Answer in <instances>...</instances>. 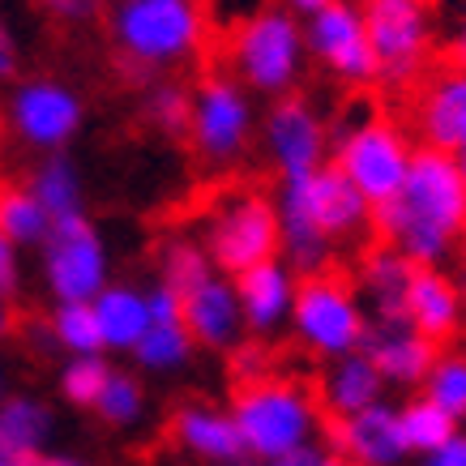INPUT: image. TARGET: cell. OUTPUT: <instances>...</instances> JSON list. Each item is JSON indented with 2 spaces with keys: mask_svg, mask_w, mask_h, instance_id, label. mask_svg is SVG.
<instances>
[{
  "mask_svg": "<svg viewBox=\"0 0 466 466\" xmlns=\"http://www.w3.org/2000/svg\"><path fill=\"white\" fill-rule=\"evenodd\" d=\"M146 304H150V325L180 321V291H171L167 283L146 287Z\"/></svg>",
  "mask_w": 466,
  "mask_h": 466,
  "instance_id": "74e56055",
  "label": "cell"
},
{
  "mask_svg": "<svg viewBox=\"0 0 466 466\" xmlns=\"http://www.w3.org/2000/svg\"><path fill=\"white\" fill-rule=\"evenodd\" d=\"M304 47L334 82L342 86H372L377 82V56L368 43L364 17L355 0H329L317 14L304 17Z\"/></svg>",
  "mask_w": 466,
  "mask_h": 466,
  "instance_id": "5bb4252c",
  "label": "cell"
},
{
  "mask_svg": "<svg viewBox=\"0 0 466 466\" xmlns=\"http://www.w3.org/2000/svg\"><path fill=\"white\" fill-rule=\"evenodd\" d=\"M206 253L214 269L236 279L240 269H253L269 257H279V210L274 198L261 188H236L214 201L206 214Z\"/></svg>",
  "mask_w": 466,
  "mask_h": 466,
  "instance_id": "9c48e42d",
  "label": "cell"
},
{
  "mask_svg": "<svg viewBox=\"0 0 466 466\" xmlns=\"http://www.w3.org/2000/svg\"><path fill=\"white\" fill-rule=\"evenodd\" d=\"M56 432V415L52 407L35 394H9L0 398V458H17V462H35L47 453V441Z\"/></svg>",
  "mask_w": 466,
  "mask_h": 466,
  "instance_id": "cb8c5ba5",
  "label": "cell"
},
{
  "mask_svg": "<svg viewBox=\"0 0 466 466\" xmlns=\"http://www.w3.org/2000/svg\"><path fill=\"white\" fill-rule=\"evenodd\" d=\"M5 125L17 146L35 155H60L82 133L86 99L60 77H22L5 95Z\"/></svg>",
  "mask_w": 466,
  "mask_h": 466,
  "instance_id": "8fae6325",
  "label": "cell"
},
{
  "mask_svg": "<svg viewBox=\"0 0 466 466\" xmlns=\"http://www.w3.org/2000/svg\"><path fill=\"white\" fill-rule=\"evenodd\" d=\"M453 163H458V176H462V184H466V142L453 150Z\"/></svg>",
  "mask_w": 466,
  "mask_h": 466,
  "instance_id": "c3c4849f",
  "label": "cell"
},
{
  "mask_svg": "<svg viewBox=\"0 0 466 466\" xmlns=\"http://www.w3.org/2000/svg\"><path fill=\"white\" fill-rule=\"evenodd\" d=\"M415 133L424 137L428 150H445L453 155L466 142V69L450 65L415 99Z\"/></svg>",
  "mask_w": 466,
  "mask_h": 466,
  "instance_id": "d6986e66",
  "label": "cell"
},
{
  "mask_svg": "<svg viewBox=\"0 0 466 466\" xmlns=\"http://www.w3.org/2000/svg\"><path fill=\"white\" fill-rule=\"evenodd\" d=\"M43 287L56 304H90L103 287L112 283V257L103 244L99 227L86 214L52 223L47 240L39 244Z\"/></svg>",
  "mask_w": 466,
  "mask_h": 466,
  "instance_id": "7c38bea8",
  "label": "cell"
},
{
  "mask_svg": "<svg viewBox=\"0 0 466 466\" xmlns=\"http://www.w3.org/2000/svg\"><path fill=\"white\" fill-rule=\"evenodd\" d=\"M17 65H22V47H17L14 26H9V22H5V14H0V82H14Z\"/></svg>",
  "mask_w": 466,
  "mask_h": 466,
  "instance_id": "60d3db41",
  "label": "cell"
},
{
  "mask_svg": "<svg viewBox=\"0 0 466 466\" xmlns=\"http://www.w3.org/2000/svg\"><path fill=\"white\" fill-rule=\"evenodd\" d=\"M17 287H22V248L0 236V296L14 299Z\"/></svg>",
  "mask_w": 466,
  "mask_h": 466,
  "instance_id": "ab89813d",
  "label": "cell"
},
{
  "mask_svg": "<svg viewBox=\"0 0 466 466\" xmlns=\"http://www.w3.org/2000/svg\"><path fill=\"white\" fill-rule=\"evenodd\" d=\"M227 56H231V77L248 95L283 99L309 69L304 17H296L283 5H266V9L240 17L231 30V43H227Z\"/></svg>",
  "mask_w": 466,
  "mask_h": 466,
  "instance_id": "8992f818",
  "label": "cell"
},
{
  "mask_svg": "<svg viewBox=\"0 0 466 466\" xmlns=\"http://www.w3.org/2000/svg\"><path fill=\"white\" fill-rule=\"evenodd\" d=\"M274 210H279V257L299 279L325 274L334 248L355 244L372 231V206L329 163L312 176L279 180Z\"/></svg>",
  "mask_w": 466,
  "mask_h": 466,
  "instance_id": "7a4b0ae2",
  "label": "cell"
},
{
  "mask_svg": "<svg viewBox=\"0 0 466 466\" xmlns=\"http://www.w3.org/2000/svg\"><path fill=\"white\" fill-rule=\"evenodd\" d=\"M372 231L415 266H445L466 240V184L453 155L420 146L402 188L372 210Z\"/></svg>",
  "mask_w": 466,
  "mask_h": 466,
  "instance_id": "6da1fadb",
  "label": "cell"
},
{
  "mask_svg": "<svg viewBox=\"0 0 466 466\" xmlns=\"http://www.w3.org/2000/svg\"><path fill=\"white\" fill-rule=\"evenodd\" d=\"M95 309V321H99V339L103 351H133L137 339L150 329V304H146V291L133 283H107L99 296L90 299Z\"/></svg>",
  "mask_w": 466,
  "mask_h": 466,
  "instance_id": "d4e9b609",
  "label": "cell"
},
{
  "mask_svg": "<svg viewBox=\"0 0 466 466\" xmlns=\"http://www.w3.org/2000/svg\"><path fill=\"white\" fill-rule=\"evenodd\" d=\"M188 107H193V86L176 82V77H155L142 95L146 125L163 133V137H184L188 133Z\"/></svg>",
  "mask_w": 466,
  "mask_h": 466,
  "instance_id": "83f0119b",
  "label": "cell"
},
{
  "mask_svg": "<svg viewBox=\"0 0 466 466\" xmlns=\"http://www.w3.org/2000/svg\"><path fill=\"white\" fill-rule=\"evenodd\" d=\"M415 269L420 266L410 257H402L398 248H390V244H377V248H368L360 257L351 287L360 304H364L368 321H407L402 309H407V291Z\"/></svg>",
  "mask_w": 466,
  "mask_h": 466,
  "instance_id": "ffe728a7",
  "label": "cell"
},
{
  "mask_svg": "<svg viewBox=\"0 0 466 466\" xmlns=\"http://www.w3.org/2000/svg\"><path fill=\"white\" fill-rule=\"evenodd\" d=\"M0 377H5V372H0Z\"/></svg>",
  "mask_w": 466,
  "mask_h": 466,
  "instance_id": "f907efd6",
  "label": "cell"
},
{
  "mask_svg": "<svg viewBox=\"0 0 466 466\" xmlns=\"http://www.w3.org/2000/svg\"><path fill=\"white\" fill-rule=\"evenodd\" d=\"M47 342L69 355H103V339H99V321L90 304H56L47 317Z\"/></svg>",
  "mask_w": 466,
  "mask_h": 466,
  "instance_id": "f1b7e54d",
  "label": "cell"
},
{
  "mask_svg": "<svg viewBox=\"0 0 466 466\" xmlns=\"http://www.w3.org/2000/svg\"><path fill=\"white\" fill-rule=\"evenodd\" d=\"M287 329L296 342L317 360H342V355L360 351L368 329V312L355 296L351 279L342 274H309L296 287V304H291V321Z\"/></svg>",
  "mask_w": 466,
  "mask_h": 466,
  "instance_id": "52a82bcc",
  "label": "cell"
},
{
  "mask_svg": "<svg viewBox=\"0 0 466 466\" xmlns=\"http://www.w3.org/2000/svg\"><path fill=\"white\" fill-rule=\"evenodd\" d=\"M462 312H466V299L453 283V274H445L441 266H420L415 279H410V291H407V317L428 342H450L458 329H462Z\"/></svg>",
  "mask_w": 466,
  "mask_h": 466,
  "instance_id": "7402d4cb",
  "label": "cell"
},
{
  "mask_svg": "<svg viewBox=\"0 0 466 466\" xmlns=\"http://www.w3.org/2000/svg\"><path fill=\"white\" fill-rule=\"evenodd\" d=\"M283 9H291L296 17H309V14H317L321 5H329V0H279Z\"/></svg>",
  "mask_w": 466,
  "mask_h": 466,
  "instance_id": "f6af8a7d",
  "label": "cell"
},
{
  "mask_svg": "<svg viewBox=\"0 0 466 466\" xmlns=\"http://www.w3.org/2000/svg\"><path fill=\"white\" fill-rule=\"evenodd\" d=\"M107 30L128 82H155L201 56L210 17L201 0H112Z\"/></svg>",
  "mask_w": 466,
  "mask_h": 466,
  "instance_id": "3957f363",
  "label": "cell"
},
{
  "mask_svg": "<svg viewBox=\"0 0 466 466\" xmlns=\"http://www.w3.org/2000/svg\"><path fill=\"white\" fill-rule=\"evenodd\" d=\"M90 410H95V415H99L107 428H133V424H142V420H146V390H142V381H137L133 372H120V368H112Z\"/></svg>",
  "mask_w": 466,
  "mask_h": 466,
  "instance_id": "1f68e13d",
  "label": "cell"
},
{
  "mask_svg": "<svg viewBox=\"0 0 466 466\" xmlns=\"http://www.w3.org/2000/svg\"><path fill=\"white\" fill-rule=\"evenodd\" d=\"M171 441L180 445L188 458H198L206 466H231L244 462V441L236 432V420L227 407H210V402H184L171 415Z\"/></svg>",
  "mask_w": 466,
  "mask_h": 466,
  "instance_id": "44dd1931",
  "label": "cell"
},
{
  "mask_svg": "<svg viewBox=\"0 0 466 466\" xmlns=\"http://www.w3.org/2000/svg\"><path fill=\"white\" fill-rule=\"evenodd\" d=\"M30 466H90V462L77 458V453H39Z\"/></svg>",
  "mask_w": 466,
  "mask_h": 466,
  "instance_id": "7bdbcfd3",
  "label": "cell"
},
{
  "mask_svg": "<svg viewBox=\"0 0 466 466\" xmlns=\"http://www.w3.org/2000/svg\"><path fill=\"white\" fill-rule=\"evenodd\" d=\"M35 5L60 26H90L107 9V0H35Z\"/></svg>",
  "mask_w": 466,
  "mask_h": 466,
  "instance_id": "8d00e7d4",
  "label": "cell"
},
{
  "mask_svg": "<svg viewBox=\"0 0 466 466\" xmlns=\"http://www.w3.org/2000/svg\"><path fill=\"white\" fill-rule=\"evenodd\" d=\"M390 385L381 381V372L372 368L364 351H351L342 360H329V368L321 372V390H317V402L321 410H329L334 420H347L355 410L381 402Z\"/></svg>",
  "mask_w": 466,
  "mask_h": 466,
  "instance_id": "603a6c76",
  "label": "cell"
},
{
  "mask_svg": "<svg viewBox=\"0 0 466 466\" xmlns=\"http://www.w3.org/2000/svg\"><path fill=\"white\" fill-rule=\"evenodd\" d=\"M231 283H236V299H240V317L248 334L266 339V334L287 329L299 274L287 266L283 257H269V261H261L253 269H240Z\"/></svg>",
  "mask_w": 466,
  "mask_h": 466,
  "instance_id": "e0dca14e",
  "label": "cell"
},
{
  "mask_svg": "<svg viewBox=\"0 0 466 466\" xmlns=\"http://www.w3.org/2000/svg\"><path fill=\"white\" fill-rule=\"evenodd\" d=\"M420 394L432 402V407H441L450 420H458L462 424L466 420V355L458 351H437V360H432V368H428L424 385H420Z\"/></svg>",
  "mask_w": 466,
  "mask_h": 466,
  "instance_id": "836d02e7",
  "label": "cell"
},
{
  "mask_svg": "<svg viewBox=\"0 0 466 466\" xmlns=\"http://www.w3.org/2000/svg\"><path fill=\"white\" fill-rule=\"evenodd\" d=\"M128 355H133V364L146 368V372H176V368H184L193 360V339H188L184 321L150 325Z\"/></svg>",
  "mask_w": 466,
  "mask_h": 466,
  "instance_id": "f546056e",
  "label": "cell"
},
{
  "mask_svg": "<svg viewBox=\"0 0 466 466\" xmlns=\"http://www.w3.org/2000/svg\"><path fill=\"white\" fill-rule=\"evenodd\" d=\"M317 450V445H312ZM312 450H299V453H291V458H279V462H231V466H309V458H312Z\"/></svg>",
  "mask_w": 466,
  "mask_h": 466,
  "instance_id": "ee69618b",
  "label": "cell"
},
{
  "mask_svg": "<svg viewBox=\"0 0 466 466\" xmlns=\"http://www.w3.org/2000/svg\"><path fill=\"white\" fill-rule=\"evenodd\" d=\"M227 355H231V377H236V385L274 372V355H269V347L261 339H240Z\"/></svg>",
  "mask_w": 466,
  "mask_h": 466,
  "instance_id": "d590c367",
  "label": "cell"
},
{
  "mask_svg": "<svg viewBox=\"0 0 466 466\" xmlns=\"http://www.w3.org/2000/svg\"><path fill=\"white\" fill-rule=\"evenodd\" d=\"M360 351L372 360L385 385L420 390L432 360H437V342H428L410 321H368Z\"/></svg>",
  "mask_w": 466,
  "mask_h": 466,
  "instance_id": "ac0fdd59",
  "label": "cell"
},
{
  "mask_svg": "<svg viewBox=\"0 0 466 466\" xmlns=\"http://www.w3.org/2000/svg\"><path fill=\"white\" fill-rule=\"evenodd\" d=\"M0 466H30V462H17V458H0Z\"/></svg>",
  "mask_w": 466,
  "mask_h": 466,
  "instance_id": "681fc988",
  "label": "cell"
},
{
  "mask_svg": "<svg viewBox=\"0 0 466 466\" xmlns=\"http://www.w3.org/2000/svg\"><path fill=\"white\" fill-rule=\"evenodd\" d=\"M368 43L377 56V82L415 86L424 77L432 47H437V22L428 0H360Z\"/></svg>",
  "mask_w": 466,
  "mask_h": 466,
  "instance_id": "ba28073f",
  "label": "cell"
},
{
  "mask_svg": "<svg viewBox=\"0 0 466 466\" xmlns=\"http://www.w3.org/2000/svg\"><path fill=\"white\" fill-rule=\"evenodd\" d=\"M453 65L466 69V0H462V9H458V26H453Z\"/></svg>",
  "mask_w": 466,
  "mask_h": 466,
  "instance_id": "b9f144b4",
  "label": "cell"
},
{
  "mask_svg": "<svg viewBox=\"0 0 466 466\" xmlns=\"http://www.w3.org/2000/svg\"><path fill=\"white\" fill-rule=\"evenodd\" d=\"M428 5H432V0H428Z\"/></svg>",
  "mask_w": 466,
  "mask_h": 466,
  "instance_id": "816d5d0a",
  "label": "cell"
},
{
  "mask_svg": "<svg viewBox=\"0 0 466 466\" xmlns=\"http://www.w3.org/2000/svg\"><path fill=\"white\" fill-rule=\"evenodd\" d=\"M257 137L266 150V163L279 180L312 176L317 167L329 163V125L325 116L299 95H283L266 107L257 120Z\"/></svg>",
  "mask_w": 466,
  "mask_h": 466,
  "instance_id": "4fadbf2b",
  "label": "cell"
},
{
  "mask_svg": "<svg viewBox=\"0 0 466 466\" xmlns=\"http://www.w3.org/2000/svg\"><path fill=\"white\" fill-rule=\"evenodd\" d=\"M206 274H214V261L206 253V244L193 236H171L158 248V283H167L171 291H188L193 283H201Z\"/></svg>",
  "mask_w": 466,
  "mask_h": 466,
  "instance_id": "d6a6232c",
  "label": "cell"
},
{
  "mask_svg": "<svg viewBox=\"0 0 466 466\" xmlns=\"http://www.w3.org/2000/svg\"><path fill=\"white\" fill-rule=\"evenodd\" d=\"M329 453H339L351 466H407L410 450L402 441V428H398V407H390L381 398L347 420H334L329 424Z\"/></svg>",
  "mask_w": 466,
  "mask_h": 466,
  "instance_id": "9a60e30c",
  "label": "cell"
},
{
  "mask_svg": "<svg viewBox=\"0 0 466 466\" xmlns=\"http://www.w3.org/2000/svg\"><path fill=\"white\" fill-rule=\"evenodd\" d=\"M107 372H112V364L103 360V355H69L65 360V368H60V398L69 402V407H82L90 410L95 407V398H99L103 381H107Z\"/></svg>",
  "mask_w": 466,
  "mask_h": 466,
  "instance_id": "e575fe53",
  "label": "cell"
},
{
  "mask_svg": "<svg viewBox=\"0 0 466 466\" xmlns=\"http://www.w3.org/2000/svg\"><path fill=\"white\" fill-rule=\"evenodd\" d=\"M26 188L35 193V201H39L43 210L52 214V223L73 218V214H86L82 167H77L65 150H60V155H39V163H35L26 176Z\"/></svg>",
  "mask_w": 466,
  "mask_h": 466,
  "instance_id": "484cf974",
  "label": "cell"
},
{
  "mask_svg": "<svg viewBox=\"0 0 466 466\" xmlns=\"http://www.w3.org/2000/svg\"><path fill=\"white\" fill-rule=\"evenodd\" d=\"M184 137L193 142V155L206 167L240 163L244 150L257 137L253 95L231 73H206L193 86V107H188V133Z\"/></svg>",
  "mask_w": 466,
  "mask_h": 466,
  "instance_id": "30bf717a",
  "label": "cell"
},
{
  "mask_svg": "<svg viewBox=\"0 0 466 466\" xmlns=\"http://www.w3.org/2000/svg\"><path fill=\"white\" fill-rule=\"evenodd\" d=\"M453 283H458V291H462V299H466V248H462V257H458V274H453Z\"/></svg>",
  "mask_w": 466,
  "mask_h": 466,
  "instance_id": "7dc6e473",
  "label": "cell"
},
{
  "mask_svg": "<svg viewBox=\"0 0 466 466\" xmlns=\"http://www.w3.org/2000/svg\"><path fill=\"white\" fill-rule=\"evenodd\" d=\"M410 133L381 112L355 107L329 128V167L377 210L394 198L410 167Z\"/></svg>",
  "mask_w": 466,
  "mask_h": 466,
  "instance_id": "5b68a950",
  "label": "cell"
},
{
  "mask_svg": "<svg viewBox=\"0 0 466 466\" xmlns=\"http://www.w3.org/2000/svg\"><path fill=\"white\" fill-rule=\"evenodd\" d=\"M52 231V214L43 210L26 184H0V236L17 248H39Z\"/></svg>",
  "mask_w": 466,
  "mask_h": 466,
  "instance_id": "4316f807",
  "label": "cell"
},
{
  "mask_svg": "<svg viewBox=\"0 0 466 466\" xmlns=\"http://www.w3.org/2000/svg\"><path fill=\"white\" fill-rule=\"evenodd\" d=\"M398 428H402V441H407L410 458H420V453L437 450L441 441H450L458 432V420H450L441 407H432L424 394L420 398H407L402 407H398Z\"/></svg>",
  "mask_w": 466,
  "mask_h": 466,
  "instance_id": "4dcf8cb0",
  "label": "cell"
},
{
  "mask_svg": "<svg viewBox=\"0 0 466 466\" xmlns=\"http://www.w3.org/2000/svg\"><path fill=\"white\" fill-rule=\"evenodd\" d=\"M14 325H17V317H14V304H9V299L0 296V342L9 339V334H14Z\"/></svg>",
  "mask_w": 466,
  "mask_h": 466,
  "instance_id": "bcb514c9",
  "label": "cell"
},
{
  "mask_svg": "<svg viewBox=\"0 0 466 466\" xmlns=\"http://www.w3.org/2000/svg\"><path fill=\"white\" fill-rule=\"evenodd\" d=\"M410 466H466V432L458 428L450 441H441L437 450L410 458Z\"/></svg>",
  "mask_w": 466,
  "mask_h": 466,
  "instance_id": "f35d334b",
  "label": "cell"
},
{
  "mask_svg": "<svg viewBox=\"0 0 466 466\" xmlns=\"http://www.w3.org/2000/svg\"><path fill=\"white\" fill-rule=\"evenodd\" d=\"M248 462H279L299 450H312L321 437V402L304 381L269 372L236 385L227 402Z\"/></svg>",
  "mask_w": 466,
  "mask_h": 466,
  "instance_id": "277c9868",
  "label": "cell"
},
{
  "mask_svg": "<svg viewBox=\"0 0 466 466\" xmlns=\"http://www.w3.org/2000/svg\"><path fill=\"white\" fill-rule=\"evenodd\" d=\"M180 321L188 329L193 347L206 351H231L244 339V317L240 299H236V283L227 274H206L201 283H193L180 296Z\"/></svg>",
  "mask_w": 466,
  "mask_h": 466,
  "instance_id": "2e32d148",
  "label": "cell"
}]
</instances>
